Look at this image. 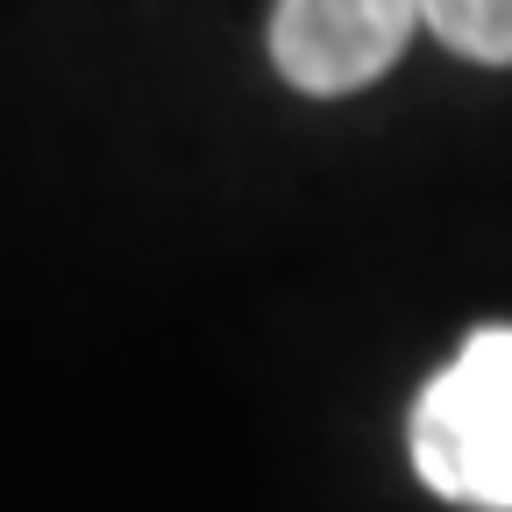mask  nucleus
<instances>
[{
    "label": "nucleus",
    "mask_w": 512,
    "mask_h": 512,
    "mask_svg": "<svg viewBox=\"0 0 512 512\" xmlns=\"http://www.w3.org/2000/svg\"><path fill=\"white\" fill-rule=\"evenodd\" d=\"M420 29V0H278L271 8V64L299 93H356Z\"/></svg>",
    "instance_id": "nucleus-1"
},
{
    "label": "nucleus",
    "mask_w": 512,
    "mask_h": 512,
    "mask_svg": "<svg viewBox=\"0 0 512 512\" xmlns=\"http://www.w3.org/2000/svg\"><path fill=\"white\" fill-rule=\"evenodd\" d=\"M505 420H512V328H484L427 384V399L413 413V463H420V477L441 498H456L470 456Z\"/></svg>",
    "instance_id": "nucleus-2"
},
{
    "label": "nucleus",
    "mask_w": 512,
    "mask_h": 512,
    "mask_svg": "<svg viewBox=\"0 0 512 512\" xmlns=\"http://www.w3.org/2000/svg\"><path fill=\"white\" fill-rule=\"evenodd\" d=\"M420 29L470 64H512V0H420Z\"/></svg>",
    "instance_id": "nucleus-3"
},
{
    "label": "nucleus",
    "mask_w": 512,
    "mask_h": 512,
    "mask_svg": "<svg viewBox=\"0 0 512 512\" xmlns=\"http://www.w3.org/2000/svg\"><path fill=\"white\" fill-rule=\"evenodd\" d=\"M456 498H470V505H491V512H512V420L470 456V470H463V484H456Z\"/></svg>",
    "instance_id": "nucleus-4"
}]
</instances>
